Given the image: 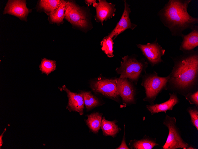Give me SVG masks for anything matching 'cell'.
Instances as JSON below:
<instances>
[{
  "instance_id": "8fae6325",
  "label": "cell",
  "mask_w": 198,
  "mask_h": 149,
  "mask_svg": "<svg viewBox=\"0 0 198 149\" xmlns=\"http://www.w3.org/2000/svg\"><path fill=\"white\" fill-rule=\"evenodd\" d=\"M29 12L25 0H9L4 8V14H11L21 20L26 21Z\"/></svg>"
},
{
  "instance_id": "7a4b0ae2",
  "label": "cell",
  "mask_w": 198,
  "mask_h": 149,
  "mask_svg": "<svg viewBox=\"0 0 198 149\" xmlns=\"http://www.w3.org/2000/svg\"><path fill=\"white\" fill-rule=\"evenodd\" d=\"M191 0H169L157 13L160 21L172 36L181 37L185 29L191 30L198 23V18L188 12Z\"/></svg>"
},
{
  "instance_id": "7402d4cb",
  "label": "cell",
  "mask_w": 198,
  "mask_h": 149,
  "mask_svg": "<svg viewBox=\"0 0 198 149\" xmlns=\"http://www.w3.org/2000/svg\"><path fill=\"white\" fill-rule=\"evenodd\" d=\"M114 42L113 39L110 37L106 36L101 42L100 45L102 46L101 50L109 58L113 57Z\"/></svg>"
},
{
  "instance_id": "484cf974",
  "label": "cell",
  "mask_w": 198,
  "mask_h": 149,
  "mask_svg": "<svg viewBox=\"0 0 198 149\" xmlns=\"http://www.w3.org/2000/svg\"><path fill=\"white\" fill-rule=\"evenodd\" d=\"M124 126V132L123 135V138L122 143L117 148V149H129L130 148L127 145L126 143L125 137V125Z\"/></svg>"
},
{
  "instance_id": "6da1fadb",
  "label": "cell",
  "mask_w": 198,
  "mask_h": 149,
  "mask_svg": "<svg viewBox=\"0 0 198 149\" xmlns=\"http://www.w3.org/2000/svg\"><path fill=\"white\" fill-rule=\"evenodd\" d=\"M170 57L174 65L167 84L185 96L197 85L198 51L193 50Z\"/></svg>"
},
{
  "instance_id": "4fadbf2b",
  "label": "cell",
  "mask_w": 198,
  "mask_h": 149,
  "mask_svg": "<svg viewBox=\"0 0 198 149\" xmlns=\"http://www.w3.org/2000/svg\"><path fill=\"white\" fill-rule=\"evenodd\" d=\"M63 89L67 93L68 98V104L66 106L70 112L75 111L82 115L84 113V102L82 94L71 92L65 85L63 86Z\"/></svg>"
},
{
  "instance_id": "5bb4252c",
  "label": "cell",
  "mask_w": 198,
  "mask_h": 149,
  "mask_svg": "<svg viewBox=\"0 0 198 149\" xmlns=\"http://www.w3.org/2000/svg\"><path fill=\"white\" fill-rule=\"evenodd\" d=\"M191 30L189 34L181 36L182 41L179 50L183 53L191 51L198 46V26L195 25Z\"/></svg>"
},
{
  "instance_id": "d4e9b609",
  "label": "cell",
  "mask_w": 198,
  "mask_h": 149,
  "mask_svg": "<svg viewBox=\"0 0 198 149\" xmlns=\"http://www.w3.org/2000/svg\"><path fill=\"white\" fill-rule=\"evenodd\" d=\"M185 97L191 104H195L196 106H198V90L194 92L188 93L185 96Z\"/></svg>"
},
{
  "instance_id": "3957f363",
  "label": "cell",
  "mask_w": 198,
  "mask_h": 149,
  "mask_svg": "<svg viewBox=\"0 0 198 149\" xmlns=\"http://www.w3.org/2000/svg\"><path fill=\"white\" fill-rule=\"evenodd\" d=\"M135 55H127L122 57L120 66L117 68L116 71L120 75L119 79L128 78L136 84L143 72H146L148 63L145 59L138 60Z\"/></svg>"
},
{
  "instance_id": "ac0fdd59",
  "label": "cell",
  "mask_w": 198,
  "mask_h": 149,
  "mask_svg": "<svg viewBox=\"0 0 198 149\" xmlns=\"http://www.w3.org/2000/svg\"><path fill=\"white\" fill-rule=\"evenodd\" d=\"M102 114L99 112L92 113L87 115L86 123L90 130L94 134L98 132L101 127Z\"/></svg>"
},
{
  "instance_id": "ba28073f",
  "label": "cell",
  "mask_w": 198,
  "mask_h": 149,
  "mask_svg": "<svg viewBox=\"0 0 198 149\" xmlns=\"http://www.w3.org/2000/svg\"><path fill=\"white\" fill-rule=\"evenodd\" d=\"M72 24L82 28L88 26V20L85 13L73 2L67 1L65 12V17Z\"/></svg>"
},
{
  "instance_id": "ffe728a7",
  "label": "cell",
  "mask_w": 198,
  "mask_h": 149,
  "mask_svg": "<svg viewBox=\"0 0 198 149\" xmlns=\"http://www.w3.org/2000/svg\"><path fill=\"white\" fill-rule=\"evenodd\" d=\"M67 1L61 0L58 7L53 12L49 15L50 19L53 23H59L62 22L65 17V12Z\"/></svg>"
},
{
  "instance_id": "2e32d148",
  "label": "cell",
  "mask_w": 198,
  "mask_h": 149,
  "mask_svg": "<svg viewBox=\"0 0 198 149\" xmlns=\"http://www.w3.org/2000/svg\"><path fill=\"white\" fill-rule=\"evenodd\" d=\"M117 121H109L106 120L103 117L102 119L100 128L103 134L105 136H110L114 137L121 130L116 124Z\"/></svg>"
},
{
  "instance_id": "d6986e66",
  "label": "cell",
  "mask_w": 198,
  "mask_h": 149,
  "mask_svg": "<svg viewBox=\"0 0 198 149\" xmlns=\"http://www.w3.org/2000/svg\"><path fill=\"white\" fill-rule=\"evenodd\" d=\"M84 99V104L87 111L99 106L101 104L100 100L93 95L90 92L82 91L80 92Z\"/></svg>"
},
{
  "instance_id": "5b68a950",
  "label": "cell",
  "mask_w": 198,
  "mask_h": 149,
  "mask_svg": "<svg viewBox=\"0 0 198 149\" xmlns=\"http://www.w3.org/2000/svg\"><path fill=\"white\" fill-rule=\"evenodd\" d=\"M176 123V119L175 117L168 115H166L164 120L163 123L168 128L169 134L166 141L162 146L163 149H189L191 146L185 142L182 138Z\"/></svg>"
},
{
  "instance_id": "e0dca14e",
  "label": "cell",
  "mask_w": 198,
  "mask_h": 149,
  "mask_svg": "<svg viewBox=\"0 0 198 149\" xmlns=\"http://www.w3.org/2000/svg\"><path fill=\"white\" fill-rule=\"evenodd\" d=\"M129 145L132 149H152L154 147L159 145L155 139L145 135L140 140L134 139L130 141Z\"/></svg>"
},
{
  "instance_id": "9a60e30c",
  "label": "cell",
  "mask_w": 198,
  "mask_h": 149,
  "mask_svg": "<svg viewBox=\"0 0 198 149\" xmlns=\"http://www.w3.org/2000/svg\"><path fill=\"white\" fill-rule=\"evenodd\" d=\"M170 96L168 100L160 104L147 105L146 107L151 115L161 112L166 113L167 110H172L175 105L179 102V99L175 93L169 94Z\"/></svg>"
},
{
  "instance_id": "52a82bcc",
  "label": "cell",
  "mask_w": 198,
  "mask_h": 149,
  "mask_svg": "<svg viewBox=\"0 0 198 149\" xmlns=\"http://www.w3.org/2000/svg\"><path fill=\"white\" fill-rule=\"evenodd\" d=\"M157 38L151 43L144 45L137 44V47L141 50L143 54L153 67L164 62L162 57L164 55L165 52V50L157 43Z\"/></svg>"
},
{
  "instance_id": "44dd1931",
  "label": "cell",
  "mask_w": 198,
  "mask_h": 149,
  "mask_svg": "<svg viewBox=\"0 0 198 149\" xmlns=\"http://www.w3.org/2000/svg\"><path fill=\"white\" fill-rule=\"evenodd\" d=\"M61 2L60 0H41L40 1L39 6L49 15L58 7Z\"/></svg>"
},
{
  "instance_id": "4316f807",
  "label": "cell",
  "mask_w": 198,
  "mask_h": 149,
  "mask_svg": "<svg viewBox=\"0 0 198 149\" xmlns=\"http://www.w3.org/2000/svg\"><path fill=\"white\" fill-rule=\"evenodd\" d=\"M85 2L88 5V6H89L91 4H93L96 3V1L94 0H85Z\"/></svg>"
},
{
  "instance_id": "8992f818",
  "label": "cell",
  "mask_w": 198,
  "mask_h": 149,
  "mask_svg": "<svg viewBox=\"0 0 198 149\" xmlns=\"http://www.w3.org/2000/svg\"><path fill=\"white\" fill-rule=\"evenodd\" d=\"M90 86L95 93L119 101L120 96L117 88V78L108 79L99 76L90 81Z\"/></svg>"
},
{
  "instance_id": "83f0119b",
  "label": "cell",
  "mask_w": 198,
  "mask_h": 149,
  "mask_svg": "<svg viewBox=\"0 0 198 149\" xmlns=\"http://www.w3.org/2000/svg\"><path fill=\"white\" fill-rule=\"evenodd\" d=\"M6 128H5L4 131H3V132L2 133L0 136V149L1 148V147L2 146V144H3V141H2V137H3L4 133L6 131Z\"/></svg>"
},
{
  "instance_id": "277c9868",
  "label": "cell",
  "mask_w": 198,
  "mask_h": 149,
  "mask_svg": "<svg viewBox=\"0 0 198 149\" xmlns=\"http://www.w3.org/2000/svg\"><path fill=\"white\" fill-rule=\"evenodd\" d=\"M145 73L143 76L141 84L145 89L146 94L143 100L153 104L158 94L166 87L169 76H159L155 71L149 74Z\"/></svg>"
},
{
  "instance_id": "7c38bea8",
  "label": "cell",
  "mask_w": 198,
  "mask_h": 149,
  "mask_svg": "<svg viewBox=\"0 0 198 149\" xmlns=\"http://www.w3.org/2000/svg\"><path fill=\"white\" fill-rule=\"evenodd\" d=\"M98 1V3L93 4L96 11L95 19L96 21L100 22L103 25V21L114 16L116 11L115 5L108 3L105 0Z\"/></svg>"
},
{
  "instance_id": "30bf717a",
  "label": "cell",
  "mask_w": 198,
  "mask_h": 149,
  "mask_svg": "<svg viewBox=\"0 0 198 149\" xmlns=\"http://www.w3.org/2000/svg\"><path fill=\"white\" fill-rule=\"evenodd\" d=\"M124 10L119 21L117 23L115 27L111 32L107 36L108 37L115 39L116 37L124 31L128 29L133 30L137 25L131 23L129 18L131 12L129 5L126 1H124Z\"/></svg>"
},
{
  "instance_id": "603a6c76",
  "label": "cell",
  "mask_w": 198,
  "mask_h": 149,
  "mask_svg": "<svg viewBox=\"0 0 198 149\" xmlns=\"http://www.w3.org/2000/svg\"><path fill=\"white\" fill-rule=\"evenodd\" d=\"M39 67L42 73L48 75L55 69L56 62L54 61L44 58L42 60Z\"/></svg>"
},
{
  "instance_id": "cb8c5ba5",
  "label": "cell",
  "mask_w": 198,
  "mask_h": 149,
  "mask_svg": "<svg viewBox=\"0 0 198 149\" xmlns=\"http://www.w3.org/2000/svg\"><path fill=\"white\" fill-rule=\"evenodd\" d=\"M187 111L191 117L193 125L198 130V111L196 108L189 107Z\"/></svg>"
},
{
  "instance_id": "9c48e42d",
  "label": "cell",
  "mask_w": 198,
  "mask_h": 149,
  "mask_svg": "<svg viewBox=\"0 0 198 149\" xmlns=\"http://www.w3.org/2000/svg\"><path fill=\"white\" fill-rule=\"evenodd\" d=\"M117 88L123 103H135V91L132 83L127 78H117Z\"/></svg>"
}]
</instances>
